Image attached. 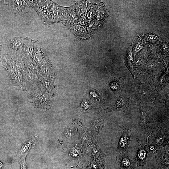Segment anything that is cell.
<instances>
[{
  "instance_id": "4",
  "label": "cell",
  "mask_w": 169,
  "mask_h": 169,
  "mask_svg": "<svg viewBox=\"0 0 169 169\" xmlns=\"http://www.w3.org/2000/svg\"><path fill=\"white\" fill-rule=\"evenodd\" d=\"M28 39L24 37H16L11 39L10 42V48L12 49L17 50L22 48L26 41Z\"/></svg>"
},
{
  "instance_id": "7",
  "label": "cell",
  "mask_w": 169,
  "mask_h": 169,
  "mask_svg": "<svg viewBox=\"0 0 169 169\" xmlns=\"http://www.w3.org/2000/svg\"><path fill=\"white\" fill-rule=\"evenodd\" d=\"M25 158L21 159H20V163L21 164V169H27Z\"/></svg>"
},
{
  "instance_id": "5",
  "label": "cell",
  "mask_w": 169,
  "mask_h": 169,
  "mask_svg": "<svg viewBox=\"0 0 169 169\" xmlns=\"http://www.w3.org/2000/svg\"><path fill=\"white\" fill-rule=\"evenodd\" d=\"M126 62L127 66L130 70L132 75L133 77L134 78V63L133 57L131 51H130L127 55L126 58Z\"/></svg>"
},
{
  "instance_id": "10",
  "label": "cell",
  "mask_w": 169,
  "mask_h": 169,
  "mask_svg": "<svg viewBox=\"0 0 169 169\" xmlns=\"http://www.w3.org/2000/svg\"><path fill=\"white\" fill-rule=\"evenodd\" d=\"M149 39L150 40H153L154 39V37L153 36L151 35L149 37Z\"/></svg>"
},
{
  "instance_id": "2",
  "label": "cell",
  "mask_w": 169,
  "mask_h": 169,
  "mask_svg": "<svg viewBox=\"0 0 169 169\" xmlns=\"http://www.w3.org/2000/svg\"><path fill=\"white\" fill-rule=\"evenodd\" d=\"M117 161L122 169H134V164L128 153H121L117 157Z\"/></svg>"
},
{
  "instance_id": "1",
  "label": "cell",
  "mask_w": 169,
  "mask_h": 169,
  "mask_svg": "<svg viewBox=\"0 0 169 169\" xmlns=\"http://www.w3.org/2000/svg\"><path fill=\"white\" fill-rule=\"evenodd\" d=\"M132 135L131 131L130 130L124 129L122 130L117 149V152L123 153L128 149Z\"/></svg>"
},
{
  "instance_id": "3",
  "label": "cell",
  "mask_w": 169,
  "mask_h": 169,
  "mask_svg": "<svg viewBox=\"0 0 169 169\" xmlns=\"http://www.w3.org/2000/svg\"><path fill=\"white\" fill-rule=\"evenodd\" d=\"M138 149L136 160L137 161L138 167H143L146 164V158L148 151L147 150V145L142 146L139 142Z\"/></svg>"
},
{
  "instance_id": "9",
  "label": "cell",
  "mask_w": 169,
  "mask_h": 169,
  "mask_svg": "<svg viewBox=\"0 0 169 169\" xmlns=\"http://www.w3.org/2000/svg\"><path fill=\"white\" fill-rule=\"evenodd\" d=\"M3 167V164L2 162L0 161V169Z\"/></svg>"
},
{
  "instance_id": "6",
  "label": "cell",
  "mask_w": 169,
  "mask_h": 169,
  "mask_svg": "<svg viewBox=\"0 0 169 169\" xmlns=\"http://www.w3.org/2000/svg\"><path fill=\"white\" fill-rule=\"evenodd\" d=\"M24 4L22 1H15L14 2V9L16 12H19L23 9Z\"/></svg>"
},
{
  "instance_id": "8",
  "label": "cell",
  "mask_w": 169,
  "mask_h": 169,
  "mask_svg": "<svg viewBox=\"0 0 169 169\" xmlns=\"http://www.w3.org/2000/svg\"><path fill=\"white\" fill-rule=\"evenodd\" d=\"M143 47L142 45L140 44H138L137 45L135 51L136 52H139Z\"/></svg>"
}]
</instances>
